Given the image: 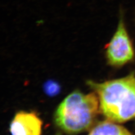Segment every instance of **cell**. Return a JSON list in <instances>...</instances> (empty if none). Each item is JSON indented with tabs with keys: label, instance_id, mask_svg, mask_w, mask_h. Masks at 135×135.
<instances>
[{
	"label": "cell",
	"instance_id": "cell-1",
	"mask_svg": "<svg viewBox=\"0 0 135 135\" xmlns=\"http://www.w3.org/2000/svg\"><path fill=\"white\" fill-rule=\"evenodd\" d=\"M107 120L122 123L135 119V72L104 82L87 81Z\"/></svg>",
	"mask_w": 135,
	"mask_h": 135
},
{
	"label": "cell",
	"instance_id": "cell-5",
	"mask_svg": "<svg viewBox=\"0 0 135 135\" xmlns=\"http://www.w3.org/2000/svg\"><path fill=\"white\" fill-rule=\"evenodd\" d=\"M88 135H135L118 123L108 120L99 122L91 128Z\"/></svg>",
	"mask_w": 135,
	"mask_h": 135
},
{
	"label": "cell",
	"instance_id": "cell-6",
	"mask_svg": "<svg viewBox=\"0 0 135 135\" xmlns=\"http://www.w3.org/2000/svg\"><path fill=\"white\" fill-rule=\"evenodd\" d=\"M60 90V86L57 82L54 81L46 82L44 86V90L45 94L50 96H54L58 95Z\"/></svg>",
	"mask_w": 135,
	"mask_h": 135
},
{
	"label": "cell",
	"instance_id": "cell-7",
	"mask_svg": "<svg viewBox=\"0 0 135 135\" xmlns=\"http://www.w3.org/2000/svg\"><path fill=\"white\" fill-rule=\"evenodd\" d=\"M56 135H60V134H57Z\"/></svg>",
	"mask_w": 135,
	"mask_h": 135
},
{
	"label": "cell",
	"instance_id": "cell-3",
	"mask_svg": "<svg viewBox=\"0 0 135 135\" xmlns=\"http://www.w3.org/2000/svg\"><path fill=\"white\" fill-rule=\"evenodd\" d=\"M105 54L108 64L114 68L123 66L134 59V48L126 27L122 10L120 11L116 31L105 46Z\"/></svg>",
	"mask_w": 135,
	"mask_h": 135
},
{
	"label": "cell",
	"instance_id": "cell-4",
	"mask_svg": "<svg viewBox=\"0 0 135 135\" xmlns=\"http://www.w3.org/2000/svg\"><path fill=\"white\" fill-rule=\"evenodd\" d=\"M42 121L36 113H17L10 124L11 135H41Z\"/></svg>",
	"mask_w": 135,
	"mask_h": 135
},
{
	"label": "cell",
	"instance_id": "cell-2",
	"mask_svg": "<svg viewBox=\"0 0 135 135\" xmlns=\"http://www.w3.org/2000/svg\"><path fill=\"white\" fill-rule=\"evenodd\" d=\"M100 112L99 100L93 92H72L63 100L54 114L55 123L66 133L75 134L91 129Z\"/></svg>",
	"mask_w": 135,
	"mask_h": 135
}]
</instances>
